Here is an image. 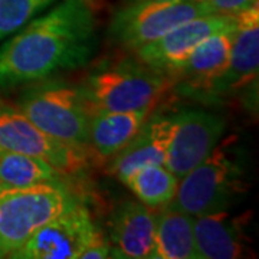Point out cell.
Listing matches in <instances>:
<instances>
[{"mask_svg":"<svg viewBox=\"0 0 259 259\" xmlns=\"http://www.w3.org/2000/svg\"><path fill=\"white\" fill-rule=\"evenodd\" d=\"M193 235L199 259H235L242 255L241 229L228 212L194 216Z\"/></svg>","mask_w":259,"mask_h":259,"instance_id":"16","label":"cell"},{"mask_svg":"<svg viewBox=\"0 0 259 259\" xmlns=\"http://www.w3.org/2000/svg\"><path fill=\"white\" fill-rule=\"evenodd\" d=\"M209 15L203 0H153L127 3L110 22V36L121 48L137 51L187 20Z\"/></svg>","mask_w":259,"mask_h":259,"instance_id":"6","label":"cell"},{"mask_svg":"<svg viewBox=\"0 0 259 259\" xmlns=\"http://www.w3.org/2000/svg\"><path fill=\"white\" fill-rule=\"evenodd\" d=\"M153 259H199L193 235V218L170 206L156 216Z\"/></svg>","mask_w":259,"mask_h":259,"instance_id":"17","label":"cell"},{"mask_svg":"<svg viewBox=\"0 0 259 259\" xmlns=\"http://www.w3.org/2000/svg\"><path fill=\"white\" fill-rule=\"evenodd\" d=\"M137 2H153V0H127V3H137Z\"/></svg>","mask_w":259,"mask_h":259,"instance_id":"23","label":"cell"},{"mask_svg":"<svg viewBox=\"0 0 259 259\" xmlns=\"http://www.w3.org/2000/svg\"><path fill=\"white\" fill-rule=\"evenodd\" d=\"M64 176L42 158L0 148V185L5 189L62 183Z\"/></svg>","mask_w":259,"mask_h":259,"instance_id":"18","label":"cell"},{"mask_svg":"<svg viewBox=\"0 0 259 259\" xmlns=\"http://www.w3.org/2000/svg\"><path fill=\"white\" fill-rule=\"evenodd\" d=\"M233 29L235 25L216 32L196 47L185 65L175 74L176 83L173 91L203 101L204 95L228 69Z\"/></svg>","mask_w":259,"mask_h":259,"instance_id":"12","label":"cell"},{"mask_svg":"<svg viewBox=\"0 0 259 259\" xmlns=\"http://www.w3.org/2000/svg\"><path fill=\"white\" fill-rule=\"evenodd\" d=\"M150 209L164 207L175 199L177 192V179L164 164L144 167L134 173L124 183Z\"/></svg>","mask_w":259,"mask_h":259,"instance_id":"19","label":"cell"},{"mask_svg":"<svg viewBox=\"0 0 259 259\" xmlns=\"http://www.w3.org/2000/svg\"><path fill=\"white\" fill-rule=\"evenodd\" d=\"M243 168L239 153L231 143L213 151L200 164L179 180L170 207L192 218L209 213L228 212L235 199L242 193Z\"/></svg>","mask_w":259,"mask_h":259,"instance_id":"3","label":"cell"},{"mask_svg":"<svg viewBox=\"0 0 259 259\" xmlns=\"http://www.w3.org/2000/svg\"><path fill=\"white\" fill-rule=\"evenodd\" d=\"M107 0H59L0 47V90L82 68L100 42Z\"/></svg>","mask_w":259,"mask_h":259,"instance_id":"1","label":"cell"},{"mask_svg":"<svg viewBox=\"0 0 259 259\" xmlns=\"http://www.w3.org/2000/svg\"><path fill=\"white\" fill-rule=\"evenodd\" d=\"M2 189H3V186H2V185H0V190H2Z\"/></svg>","mask_w":259,"mask_h":259,"instance_id":"24","label":"cell"},{"mask_svg":"<svg viewBox=\"0 0 259 259\" xmlns=\"http://www.w3.org/2000/svg\"><path fill=\"white\" fill-rule=\"evenodd\" d=\"M176 78L139 59L102 65L83 79L79 90L91 114L153 108L173 91Z\"/></svg>","mask_w":259,"mask_h":259,"instance_id":"2","label":"cell"},{"mask_svg":"<svg viewBox=\"0 0 259 259\" xmlns=\"http://www.w3.org/2000/svg\"><path fill=\"white\" fill-rule=\"evenodd\" d=\"M259 64V8L238 12L231 58L226 72L204 95L203 101H219L256 81Z\"/></svg>","mask_w":259,"mask_h":259,"instance_id":"11","label":"cell"},{"mask_svg":"<svg viewBox=\"0 0 259 259\" xmlns=\"http://www.w3.org/2000/svg\"><path fill=\"white\" fill-rule=\"evenodd\" d=\"M209 13L236 15L238 12L258 5V0H203Z\"/></svg>","mask_w":259,"mask_h":259,"instance_id":"21","label":"cell"},{"mask_svg":"<svg viewBox=\"0 0 259 259\" xmlns=\"http://www.w3.org/2000/svg\"><path fill=\"white\" fill-rule=\"evenodd\" d=\"M153 108L124 112H97L90 121L87 153L98 163H108L136 137Z\"/></svg>","mask_w":259,"mask_h":259,"instance_id":"15","label":"cell"},{"mask_svg":"<svg viewBox=\"0 0 259 259\" xmlns=\"http://www.w3.org/2000/svg\"><path fill=\"white\" fill-rule=\"evenodd\" d=\"M168 139L170 115L151 112L136 137L108 161V175L125 183L144 167L164 164Z\"/></svg>","mask_w":259,"mask_h":259,"instance_id":"13","label":"cell"},{"mask_svg":"<svg viewBox=\"0 0 259 259\" xmlns=\"http://www.w3.org/2000/svg\"><path fill=\"white\" fill-rule=\"evenodd\" d=\"M154 241L156 214L141 202H122L110 223L111 252L120 258H151Z\"/></svg>","mask_w":259,"mask_h":259,"instance_id":"14","label":"cell"},{"mask_svg":"<svg viewBox=\"0 0 259 259\" xmlns=\"http://www.w3.org/2000/svg\"><path fill=\"white\" fill-rule=\"evenodd\" d=\"M111 246L110 242L104 239V236L100 235L94 242H91L83 252L79 255V259H102L111 256Z\"/></svg>","mask_w":259,"mask_h":259,"instance_id":"22","label":"cell"},{"mask_svg":"<svg viewBox=\"0 0 259 259\" xmlns=\"http://www.w3.org/2000/svg\"><path fill=\"white\" fill-rule=\"evenodd\" d=\"M16 107L49 137L87 150L93 114L79 87L42 79L20 94Z\"/></svg>","mask_w":259,"mask_h":259,"instance_id":"4","label":"cell"},{"mask_svg":"<svg viewBox=\"0 0 259 259\" xmlns=\"http://www.w3.org/2000/svg\"><path fill=\"white\" fill-rule=\"evenodd\" d=\"M0 148L42 158L62 176L81 173L90 161L87 150L52 139L16 107L0 98Z\"/></svg>","mask_w":259,"mask_h":259,"instance_id":"7","label":"cell"},{"mask_svg":"<svg viewBox=\"0 0 259 259\" xmlns=\"http://www.w3.org/2000/svg\"><path fill=\"white\" fill-rule=\"evenodd\" d=\"M78 199L62 183L0 190V258H13L44 225Z\"/></svg>","mask_w":259,"mask_h":259,"instance_id":"5","label":"cell"},{"mask_svg":"<svg viewBox=\"0 0 259 259\" xmlns=\"http://www.w3.org/2000/svg\"><path fill=\"white\" fill-rule=\"evenodd\" d=\"M59 0H0V42Z\"/></svg>","mask_w":259,"mask_h":259,"instance_id":"20","label":"cell"},{"mask_svg":"<svg viewBox=\"0 0 259 259\" xmlns=\"http://www.w3.org/2000/svg\"><path fill=\"white\" fill-rule=\"evenodd\" d=\"M101 232L90 209L76 200L64 213L39 228L13 255L15 259H79Z\"/></svg>","mask_w":259,"mask_h":259,"instance_id":"8","label":"cell"},{"mask_svg":"<svg viewBox=\"0 0 259 259\" xmlns=\"http://www.w3.org/2000/svg\"><path fill=\"white\" fill-rule=\"evenodd\" d=\"M235 15L209 13L190 19L166 35L134 51L136 59L153 69L173 75L185 65L196 47L216 32L232 28Z\"/></svg>","mask_w":259,"mask_h":259,"instance_id":"10","label":"cell"},{"mask_svg":"<svg viewBox=\"0 0 259 259\" xmlns=\"http://www.w3.org/2000/svg\"><path fill=\"white\" fill-rule=\"evenodd\" d=\"M225 127L222 117L202 110H185L170 115L164 166L180 180L212 153Z\"/></svg>","mask_w":259,"mask_h":259,"instance_id":"9","label":"cell"}]
</instances>
